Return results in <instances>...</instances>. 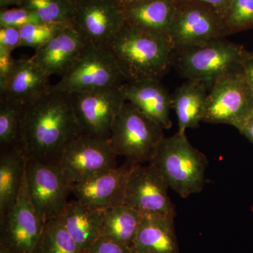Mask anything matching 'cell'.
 <instances>
[{
    "label": "cell",
    "mask_w": 253,
    "mask_h": 253,
    "mask_svg": "<svg viewBox=\"0 0 253 253\" xmlns=\"http://www.w3.org/2000/svg\"><path fill=\"white\" fill-rule=\"evenodd\" d=\"M81 134L72 96L51 86L23 107L18 147L27 158L57 164L63 148Z\"/></svg>",
    "instance_id": "6da1fadb"
},
{
    "label": "cell",
    "mask_w": 253,
    "mask_h": 253,
    "mask_svg": "<svg viewBox=\"0 0 253 253\" xmlns=\"http://www.w3.org/2000/svg\"><path fill=\"white\" fill-rule=\"evenodd\" d=\"M108 47L126 82L161 81L174 61L169 41L150 36L125 23Z\"/></svg>",
    "instance_id": "7a4b0ae2"
},
{
    "label": "cell",
    "mask_w": 253,
    "mask_h": 253,
    "mask_svg": "<svg viewBox=\"0 0 253 253\" xmlns=\"http://www.w3.org/2000/svg\"><path fill=\"white\" fill-rule=\"evenodd\" d=\"M151 163L183 199L201 192L206 185L208 158L190 143L186 132L165 137Z\"/></svg>",
    "instance_id": "3957f363"
},
{
    "label": "cell",
    "mask_w": 253,
    "mask_h": 253,
    "mask_svg": "<svg viewBox=\"0 0 253 253\" xmlns=\"http://www.w3.org/2000/svg\"><path fill=\"white\" fill-rule=\"evenodd\" d=\"M163 126L126 101L115 118L110 141L118 156L132 163H151L166 136Z\"/></svg>",
    "instance_id": "277c9868"
},
{
    "label": "cell",
    "mask_w": 253,
    "mask_h": 253,
    "mask_svg": "<svg viewBox=\"0 0 253 253\" xmlns=\"http://www.w3.org/2000/svg\"><path fill=\"white\" fill-rule=\"evenodd\" d=\"M250 53L224 38L174 52L173 65L183 77L212 86L221 76L241 71Z\"/></svg>",
    "instance_id": "5b68a950"
},
{
    "label": "cell",
    "mask_w": 253,
    "mask_h": 253,
    "mask_svg": "<svg viewBox=\"0 0 253 253\" xmlns=\"http://www.w3.org/2000/svg\"><path fill=\"white\" fill-rule=\"evenodd\" d=\"M126 83V78L109 48L89 43L61 76V81L51 87L73 94L122 85Z\"/></svg>",
    "instance_id": "8992f818"
},
{
    "label": "cell",
    "mask_w": 253,
    "mask_h": 253,
    "mask_svg": "<svg viewBox=\"0 0 253 253\" xmlns=\"http://www.w3.org/2000/svg\"><path fill=\"white\" fill-rule=\"evenodd\" d=\"M253 114V91L241 71L218 78L208 92L202 122L238 129Z\"/></svg>",
    "instance_id": "52a82bcc"
},
{
    "label": "cell",
    "mask_w": 253,
    "mask_h": 253,
    "mask_svg": "<svg viewBox=\"0 0 253 253\" xmlns=\"http://www.w3.org/2000/svg\"><path fill=\"white\" fill-rule=\"evenodd\" d=\"M224 38L222 16L214 7L195 0H177L169 36L174 52Z\"/></svg>",
    "instance_id": "ba28073f"
},
{
    "label": "cell",
    "mask_w": 253,
    "mask_h": 253,
    "mask_svg": "<svg viewBox=\"0 0 253 253\" xmlns=\"http://www.w3.org/2000/svg\"><path fill=\"white\" fill-rule=\"evenodd\" d=\"M117 156L110 139L81 134L63 148L57 164L73 184L118 167Z\"/></svg>",
    "instance_id": "9c48e42d"
},
{
    "label": "cell",
    "mask_w": 253,
    "mask_h": 253,
    "mask_svg": "<svg viewBox=\"0 0 253 253\" xmlns=\"http://www.w3.org/2000/svg\"><path fill=\"white\" fill-rule=\"evenodd\" d=\"M44 224L33 204L25 176L14 207L0 217V247L11 253H38Z\"/></svg>",
    "instance_id": "30bf717a"
},
{
    "label": "cell",
    "mask_w": 253,
    "mask_h": 253,
    "mask_svg": "<svg viewBox=\"0 0 253 253\" xmlns=\"http://www.w3.org/2000/svg\"><path fill=\"white\" fill-rule=\"evenodd\" d=\"M26 180L33 204L44 222L59 217L72 185L59 165L28 158Z\"/></svg>",
    "instance_id": "8fae6325"
},
{
    "label": "cell",
    "mask_w": 253,
    "mask_h": 253,
    "mask_svg": "<svg viewBox=\"0 0 253 253\" xmlns=\"http://www.w3.org/2000/svg\"><path fill=\"white\" fill-rule=\"evenodd\" d=\"M122 86L123 84L71 94L82 134L110 139L115 118L126 101Z\"/></svg>",
    "instance_id": "7c38bea8"
},
{
    "label": "cell",
    "mask_w": 253,
    "mask_h": 253,
    "mask_svg": "<svg viewBox=\"0 0 253 253\" xmlns=\"http://www.w3.org/2000/svg\"><path fill=\"white\" fill-rule=\"evenodd\" d=\"M169 188L152 163H133L128 174L124 205L142 213L175 217V206L168 194Z\"/></svg>",
    "instance_id": "4fadbf2b"
},
{
    "label": "cell",
    "mask_w": 253,
    "mask_h": 253,
    "mask_svg": "<svg viewBox=\"0 0 253 253\" xmlns=\"http://www.w3.org/2000/svg\"><path fill=\"white\" fill-rule=\"evenodd\" d=\"M124 11L116 0H78L73 26L90 44L109 46L126 23Z\"/></svg>",
    "instance_id": "5bb4252c"
},
{
    "label": "cell",
    "mask_w": 253,
    "mask_h": 253,
    "mask_svg": "<svg viewBox=\"0 0 253 253\" xmlns=\"http://www.w3.org/2000/svg\"><path fill=\"white\" fill-rule=\"evenodd\" d=\"M133 163L98 173L82 182L71 185L76 199L89 207L107 209L124 205L128 174Z\"/></svg>",
    "instance_id": "9a60e30c"
},
{
    "label": "cell",
    "mask_w": 253,
    "mask_h": 253,
    "mask_svg": "<svg viewBox=\"0 0 253 253\" xmlns=\"http://www.w3.org/2000/svg\"><path fill=\"white\" fill-rule=\"evenodd\" d=\"M89 43L74 26H66L32 57L47 77L62 76Z\"/></svg>",
    "instance_id": "2e32d148"
},
{
    "label": "cell",
    "mask_w": 253,
    "mask_h": 253,
    "mask_svg": "<svg viewBox=\"0 0 253 253\" xmlns=\"http://www.w3.org/2000/svg\"><path fill=\"white\" fill-rule=\"evenodd\" d=\"M49 80L33 57L16 60L4 87L0 90V99L26 106L49 90Z\"/></svg>",
    "instance_id": "e0dca14e"
},
{
    "label": "cell",
    "mask_w": 253,
    "mask_h": 253,
    "mask_svg": "<svg viewBox=\"0 0 253 253\" xmlns=\"http://www.w3.org/2000/svg\"><path fill=\"white\" fill-rule=\"evenodd\" d=\"M122 89L126 101L134 104L153 118L163 129L171 128L172 95L161 84V81L144 80L126 82L123 84Z\"/></svg>",
    "instance_id": "ac0fdd59"
},
{
    "label": "cell",
    "mask_w": 253,
    "mask_h": 253,
    "mask_svg": "<svg viewBox=\"0 0 253 253\" xmlns=\"http://www.w3.org/2000/svg\"><path fill=\"white\" fill-rule=\"evenodd\" d=\"M176 2L177 0H142L126 5L123 7L126 23L146 34L169 41Z\"/></svg>",
    "instance_id": "d6986e66"
},
{
    "label": "cell",
    "mask_w": 253,
    "mask_h": 253,
    "mask_svg": "<svg viewBox=\"0 0 253 253\" xmlns=\"http://www.w3.org/2000/svg\"><path fill=\"white\" fill-rule=\"evenodd\" d=\"M104 210L89 207L75 199L68 201L57 217L84 253L101 236Z\"/></svg>",
    "instance_id": "ffe728a7"
},
{
    "label": "cell",
    "mask_w": 253,
    "mask_h": 253,
    "mask_svg": "<svg viewBox=\"0 0 253 253\" xmlns=\"http://www.w3.org/2000/svg\"><path fill=\"white\" fill-rule=\"evenodd\" d=\"M133 249L138 253H179L174 217L144 213Z\"/></svg>",
    "instance_id": "44dd1931"
},
{
    "label": "cell",
    "mask_w": 253,
    "mask_h": 253,
    "mask_svg": "<svg viewBox=\"0 0 253 253\" xmlns=\"http://www.w3.org/2000/svg\"><path fill=\"white\" fill-rule=\"evenodd\" d=\"M211 86L204 82L187 80L172 95V109L175 111L178 131L196 128L202 122L206 99Z\"/></svg>",
    "instance_id": "7402d4cb"
},
{
    "label": "cell",
    "mask_w": 253,
    "mask_h": 253,
    "mask_svg": "<svg viewBox=\"0 0 253 253\" xmlns=\"http://www.w3.org/2000/svg\"><path fill=\"white\" fill-rule=\"evenodd\" d=\"M28 158L18 146L0 153V217L11 209L21 192Z\"/></svg>",
    "instance_id": "603a6c76"
},
{
    "label": "cell",
    "mask_w": 253,
    "mask_h": 253,
    "mask_svg": "<svg viewBox=\"0 0 253 253\" xmlns=\"http://www.w3.org/2000/svg\"><path fill=\"white\" fill-rule=\"evenodd\" d=\"M144 213L126 205L104 210L101 236L133 248Z\"/></svg>",
    "instance_id": "cb8c5ba5"
},
{
    "label": "cell",
    "mask_w": 253,
    "mask_h": 253,
    "mask_svg": "<svg viewBox=\"0 0 253 253\" xmlns=\"http://www.w3.org/2000/svg\"><path fill=\"white\" fill-rule=\"evenodd\" d=\"M22 7L33 11L42 22L73 26L75 2L71 0H21Z\"/></svg>",
    "instance_id": "d4e9b609"
},
{
    "label": "cell",
    "mask_w": 253,
    "mask_h": 253,
    "mask_svg": "<svg viewBox=\"0 0 253 253\" xmlns=\"http://www.w3.org/2000/svg\"><path fill=\"white\" fill-rule=\"evenodd\" d=\"M38 253H84L57 218L44 224Z\"/></svg>",
    "instance_id": "484cf974"
},
{
    "label": "cell",
    "mask_w": 253,
    "mask_h": 253,
    "mask_svg": "<svg viewBox=\"0 0 253 253\" xmlns=\"http://www.w3.org/2000/svg\"><path fill=\"white\" fill-rule=\"evenodd\" d=\"M23 107L9 100L0 99L1 149L18 146Z\"/></svg>",
    "instance_id": "4316f807"
},
{
    "label": "cell",
    "mask_w": 253,
    "mask_h": 253,
    "mask_svg": "<svg viewBox=\"0 0 253 253\" xmlns=\"http://www.w3.org/2000/svg\"><path fill=\"white\" fill-rule=\"evenodd\" d=\"M225 37L253 28V0H231L223 15Z\"/></svg>",
    "instance_id": "83f0119b"
},
{
    "label": "cell",
    "mask_w": 253,
    "mask_h": 253,
    "mask_svg": "<svg viewBox=\"0 0 253 253\" xmlns=\"http://www.w3.org/2000/svg\"><path fill=\"white\" fill-rule=\"evenodd\" d=\"M64 26H66L44 22L32 23L23 26L19 28L21 46L38 49L49 41Z\"/></svg>",
    "instance_id": "f1b7e54d"
},
{
    "label": "cell",
    "mask_w": 253,
    "mask_h": 253,
    "mask_svg": "<svg viewBox=\"0 0 253 253\" xmlns=\"http://www.w3.org/2000/svg\"><path fill=\"white\" fill-rule=\"evenodd\" d=\"M41 22V20L34 12L22 6L0 10V27L20 28L26 25Z\"/></svg>",
    "instance_id": "f546056e"
},
{
    "label": "cell",
    "mask_w": 253,
    "mask_h": 253,
    "mask_svg": "<svg viewBox=\"0 0 253 253\" xmlns=\"http://www.w3.org/2000/svg\"><path fill=\"white\" fill-rule=\"evenodd\" d=\"M21 44L19 28L0 27V53L11 54Z\"/></svg>",
    "instance_id": "4dcf8cb0"
},
{
    "label": "cell",
    "mask_w": 253,
    "mask_h": 253,
    "mask_svg": "<svg viewBox=\"0 0 253 253\" xmlns=\"http://www.w3.org/2000/svg\"><path fill=\"white\" fill-rule=\"evenodd\" d=\"M133 248L119 244L104 236H100L87 253H131Z\"/></svg>",
    "instance_id": "1f68e13d"
},
{
    "label": "cell",
    "mask_w": 253,
    "mask_h": 253,
    "mask_svg": "<svg viewBox=\"0 0 253 253\" xmlns=\"http://www.w3.org/2000/svg\"><path fill=\"white\" fill-rule=\"evenodd\" d=\"M15 61L16 60L13 59L11 54L0 53V90L4 87Z\"/></svg>",
    "instance_id": "d6a6232c"
},
{
    "label": "cell",
    "mask_w": 253,
    "mask_h": 253,
    "mask_svg": "<svg viewBox=\"0 0 253 253\" xmlns=\"http://www.w3.org/2000/svg\"><path fill=\"white\" fill-rule=\"evenodd\" d=\"M195 1H201V2L211 5L217 10L221 16H223L230 5L231 0H195Z\"/></svg>",
    "instance_id": "836d02e7"
},
{
    "label": "cell",
    "mask_w": 253,
    "mask_h": 253,
    "mask_svg": "<svg viewBox=\"0 0 253 253\" xmlns=\"http://www.w3.org/2000/svg\"><path fill=\"white\" fill-rule=\"evenodd\" d=\"M237 129L242 135L253 144V114Z\"/></svg>",
    "instance_id": "e575fe53"
},
{
    "label": "cell",
    "mask_w": 253,
    "mask_h": 253,
    "mask_svg": "<svg viewBox=\"0 0 253 253\" xmlns=\"http://www.w3.org/2000/svg\"><path fill=\"white\" fill-rule=\"evenodd\" d=\"M244 71L253 91V52L250 53L249 57L245 62Z\"/></svg>",
    "instance_id": "d590c367"
},
{
    "label": "cell",
    "mask_w": 253,
    "mask_h": 253,
    "mask_svg": "<svg viewBox=\"0 0 253 253\" xmlns=\"http://www.w3.org/2000/svg\"><path fill=\"white\" fill-rule=\"evenodd\" d=\"M22 4L21 0H0V8L5 9L9 8L11 6H16V7H20Z\"/></svg>",
    "instance_id": "8d00e7d4"
},
{
    "label": "cell",
    "mask_w": 253,
    "mask_h": 253,
    "mask_svg": "<svg viewBox=\"0 0 253 253\" xmlns=\"http://www.w3.org/2000/svg\"><path fill=\"white\" fill-rule=\"evenodd\" d=\"M120 4L121 7L126 6V5L133 4V3L138 2V1H142V0H116Z\"/></svg>",
    "instance_id": "74e56055"
},
{
    "label": "cell",
    "mask_w": 253,
    "mask_h": 253,
    "mask_svg": "<svg viewBox=\"0 0 253 253\" xmlns=\"http://www.w3.org/2000/svg\"><path fill=\"white\" fill-rule=\"evenodd\" d=\"M0 253H11L4 247H0Z\"/></svg>",
    "instance_id": "f35d334b"
},
{
    "label": "cell",
    "mask_w": 253,
    "mask_h": 253,
    "mask_svg": "<svg viewBox=\"0 0 253 253\" xmlns=\"http://www.w3.org/2000/svg\"><path fill=\"white\" fill-rule=\"evenodd\" d=\"M131 253H136V251H134V249H132V251H131Z\"/></svg>",
    "instance_id": "ab89813d"
},
{
    "label": "cell",
    "mask_w": 253,
    "mask_h": 253,
    "mask_svg": "<svg viewBox=\"0 0 253 253\" xmlns=\"http://www.w3.org/2000/svg\"><path fill=\"white\" fill-rule=\"evenodd\" d=\"M71 1H74V2H76V1H78V0H71Z\"/></svg>",
    "instance_id": "60d3db41"
}]
</instances>
